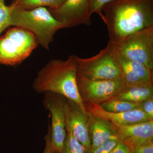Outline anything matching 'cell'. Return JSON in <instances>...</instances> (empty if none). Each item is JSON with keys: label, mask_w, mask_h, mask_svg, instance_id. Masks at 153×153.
<instances>
[{"label": "cell", "mask_w": 153, "mask_h": 153, "mask_svg": "<svg viewBox=\"0 0 153 153\" xmlns=\"http://www.w3.org/2000/svg\"><path fill=\"white\" fill-rule=\"evenodd\" d=\"M102 10L109 41L114 44L153 25V0H113Z\"/></svg>", "instance_id": "1"}, {"label": "cell", "mask_w": 153, "mask_h": 153, "mask_svg": "<svg viewBox=\"0 0 153 153\" xmlns=\"http://www.w3.org/2000/svg\"><path fill=\"white\" fill-rule=\"evenodd\" d=\"M33 88L38 94L50 92L63 96L85 110L77 88L75 55H70L66 60L49 61L38 71Z\"/></svg>", "instance_id": "2"}, {"label": "cell", "mask_w": 153, "mask_h": 153, "mask_svg": "<svg viewBox=\"0 0 153 153\" xmlns=\"http://www.w3.org/2000/svg\"><path fill=\"white\" fill-rule=\"evenodd\" d=\"M13 6L12 26L28 30L35 36L39 45L49 50V46L57 31L64 28L46 7L25 10Z\"/></svg>", "instance_id": "3"}, {"label": "cell", "mask_w": 153, "mask_h": 153, "mask_svg": "<svg viewBox=\"0 0 153 153\" xmlns=\"http://www.w3.org/2000/svg\"><path fill=\"white\" fill-rule=\"evenodd\" d=\"M76 75L92 80L120 78L121 71L114 44L108 41L104 49L90 58L76 56Z\"/></svg>", "instance_id": "4"}, {"label": "cell", "mask_w": 153, "mask_h": 153, "mask_svg": "<svg viewBox=\"0 0 153 153\" xmlns=\"http://www.w3.org/2000/svg\"><path fill=\"white\" fill-rule=\"evenodd\" d=\"M38 45L35 36L28 30L18 27L10 28L0 37V64L18 66Z\"/></svg>", "instance_id": "5"}, {"label": "cell", "mask_w": 153, "mask_h": 153, "mask_svg": "<svg viewBox=\"0 0 153 153\" xmlns=\"http://www.w3.org/2000/svg\"><path fill=\"white\" fill-rule=\"evenodd\" d=\"M117 53L128 60L153 70V25L139 30L114 44Z\"/></svg>", "instance_id": "6"}, {"label": "cell", "mask_w": 153, "mask_h": 153, "mask_svg": "<svg viewBox=\"0 0 153 153\" xmlns=\"http://www.w3.org/2000/svg\"><path fill=\"white\" fill-rule=\"evenodd\" d=\"M76 82L83 103L100 104L114 97L126 86L121 78L92 80L76 75Z\"/></svg>", "instance_id": "7"}, {"label": "cell", "mask_w": 153, "mask_h": 153, "mask_svg": "<svg viewBox=\"0 0 153 153\" xmlns=\"http://www.w3.org/2000/svg\"><path fill=\"white\" fill-rule=\"evenodd\" d=\"M43 105L50 112L52 125L49 126L48 131L52 152H60L66 140L67 132L65 120L66 97L56 94H44Z\"/></svg>", "instance_id": "8"}, {"label": "cell", "mask_w": 153, "mask_h": 153, "mask_svg": "<svg viewBox=\"0 0 153 153\" xmlns=\"http://www.w3.org/2000/svg\"><path fill=\"white\" fill-rule=\"evenodd\" d=\"M89 0H65L59 8L48 9L52 16L64 25V28L79 25L90 26Z\"/></svg>", "instance_id": "9"}, {"label": "cell", "mask_w": 153, "mask_h": 153, "mask_svg": "<svg viewBox=\"0 0 153 153\" xmlns=\"http://www.w3.org/2000/svg\"><path fill=\"white\" fill-rule=\"evenodd\" d=\"M88 114L75 102L66 99L65 120L67 133H70L86 149H91L88 129Z\"/></svg>", "instance_id": "10"}, {"label": "cell", "mask_w": 153, "mask_h": 153, "mask_svg": "<svg viewBox=\"0 0 153 153\" xmlns=\"http://www.w3.org/2000/svg\"><path fill=\"white\" fill-rule=\"evenodd\" d=\"M119 139L133 152L153 141V120L123 126H116Z\"/></svg>", "instance_id": "11"}, {"label": "cell", "mask_w": 153, "mask_h": 153, "mask_svg": "<svg viewBox=\"0 0 153 153\" xmlns=\"http://www.w3.org/2000/svg\"><path fill=\"white\" fill-rule=\"evenodd\" d=\"M83 104L88 113L107 120L116 126L128 125L153 120L143 111L139 109L126 112L112 113L104 110L98 104L84 103Z\"/></svg>", "instance_id": "12"}, {"label": "cell", "mask_w": 153, "mask_h": 153, "mask_svg": "<svg viewBox=\"0 0 153 153\" xmlns=\"http://www.w3.org/2000/svg\"><path fill=\"white\" fill-rule=\"evenodd\" d=\"M117 55L120 78L126 86L153 85L152 71L143 64L126 59L118 53Z\"/></svg>", "instance_id": "13"}, {"label": "cell", "mask_w": 153, "mask_h": 153, "mask_svg": "<svg viewBox=\"0 0 153 153\" xmlns=\"http://www.w3.org/2000/svg\"><path fill=\"white\" fill-rule=\"evenodd\" d=\"M88 114L91 149L96 147L109 139L119 140L116 126L105 119Z\"/></svg>", "instance_id": "14"}, {"label": "cell", "mask_w": 153, "mask_h": 153, "mask_svg": "<svg viewBox=\"0 0 153 153\" xmlns=\"http://www.w3.org/2000/svg\"><path fill=\"white\" fill-rule=\"evenodd\" d=\"M152 97L153 85H149L126 86L123 90L112 99L139 102Z\"/></svg>", "instance_id": "15"}, {"label": "cell", "mask_w": 153, "mask_h": 153, "mask_svg": "<svg viewBox=\"0 0 153 153\" xmlns=\"http://www.w3.org/2000/svg\"><path fill=\"white\" fill-rule=\"evenodd\" d=\"M65 0H13L11 4L25 10H32L38 7L57 9L60 7Z\"/></svg>", "instance_id": "16"}, {"label": "cell", "mask_w": 153, "mask_h": 153, "mask_svg": "<svg viewBox=\"0 0 153 153\" xmlns=\"http://www.w3.org/2000/svg\"><path fill=\"white\" fill-rule=\"evenodd\" d=\"M99 105L104 110L112 113L126 112L139 108L138 102H131L117 99L109 100Z\"/></svg>", "instance_id": "17"}, {"label": "cell", "mask_w": 153, "mask_h": 153, "mask_svg": "<svg viewBox=\"0 0 153 153\" xmlns=\"http://www.w3.org/2000/svg\"><path fill=\"white\" fill-rule=\"evenodd\" d=\"M88 151L71 134L67 133L65 143L60 153H88Z\"/></svg>", "instance_id": "18"}, {"label": "cell", "mask_w": 153, "mask_h": 153, "mask_svg": "<svg viewBox=\"0 0 153 153\" xmlns=\"http://www.w3.org/2000/svg\"><path fill=\"white\" fill-rule=\"evenodd\" d=\"M13 6L7 5L5 0H0V35L7 28L12 26L11 14Z\"/></svg>", "instance_id": "19"}, {"label": "cell", "mask_w": 153, "mask_h": 153, "mask_svg": "<svg viewBox=\"0 0 153 153\" xmlns=\"http://www.w3.org/2000/svg\"><path fill=\"white\" fill-rule=\"evenodd\" d=\"M119 141L118 139L107 140L96 147L91 149L88 153H109Z\"/></svg>", "instance_id": "20"}, {"label": "cell", "mask_w": 153, "mask_h": 153, "mask_svg": "<svg viewBox=\"0 0 153 153\" xmlns=\"http://www.w3.org/2000/svg\"><path fill=\"white\" fill-rule=\"evenodd\" d=\"M112 1L113 0H89V13L91 15L94 13H96L98 14L102 20L103 18L102 10V7L105 4Z\"/></svg>", "instance_id": "21"}, {"label": "cell", "mask_w": 153, "mask_h": 153, "mask_svg": "<svg viewBox=\"0 0 153 153\" xmlns=\"http://www.w3.org/2000/svg\"><path fill=\"white\" fill-rule=\"evenodd\" d=\"M139 109L153 119V97L138 102Z\"/></svg>", "instance_id": "22"}, {"label": "cell", "mask_w": 153, "mask_h": 153, "mask_svg": "<svg viewBox=\"0 0 153 153\" xmlns=\"http://www.w3.org/2000/svg\"><path fill=\"white\" fill-rule=\"evenodd\" d=\"M129 147L124 143L120 140L109 153H132Z\"/></svg>", "instance_id": "23"}, {"label": "cell", "mask_w": 153, "mask_h": 153, "mask_svg": "<svg viewBox=\"0 0 153 153\" xmlns=\"http://www.w3.org/2000/svg\"><path fill=\"white\" fill-rule=\"evenodd\" d=\"M132 153H153V141L137 148Z\"/></svg>", "instance_id": "24"}, {"label": "cell", "mask_w": 153, "mask_h": 153, "mask_svg": "<svg viewBox=\"0 0 153 153\" xmlns=\"http://www.w3.org/2000/svg\"><path fill=\"white\" fill-rule=\"evenodd\" d=\"M46 140V145L43 153H51L52 152L51 144H50V137L49 134L47 133L45 137Z\"/></svg>", "instance_id": "25"}, {"label": "cell", "mask_w": 153, "mask_h": 153, "mask_svg": "<svg viewBox=\"0 0 153 153\" xmlns=\"http://www.w3.org/2000/svg\"><path fill=\"white\" fill-rule=\"evenodd\" d=\"M51 153H60L59 152H57V151H54V152H52Z\"/></svg>", "instance_id": "26"}]
</instances>
